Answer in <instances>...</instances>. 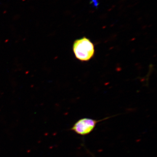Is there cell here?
<instances>
[{"instance_id": "obj_1", "label": "cell", "mask_w": 157, "mask_h": 157, "mask_svg": "<svg viewBox=\"0 0 157 157\" xmlns=\"http://www.w3.org/2000/svg\"><path fill=\"white\" fill-rule=\"evenodd\" d=\"M73 49L76 58L82 62L88 61L94 55V45L90 39L85 37L75 40Z\"/></svg>"}, {"instance_id": "obj_3", "label": "cell", "mask_w": 157, "mask_h": 157, "mask_svg": "<svg viewBox=\"0 0 157 157\" xmlns=\"http://www.w3.org/2000/svg\"><path fill=\"white\" fill-rule=\"evenodd\" d=\"M91 3L92 4L93 6L95 7H98L99 2H98V0H90Z\"/></svg>"}, {"instance_id": "obj_2", "label": "cell", "mask_w": 157, "mask_h": 157, "mask_svg": "<svg viewBox=\"0 0 157 157\" xmlns=\"http://www.w3.org/2000/svg\"><path fill=\"white\" fill-rule=\"evenodd\" d=\"M109 117L105 118L100 120H97L90 118H82L77 121L70 130L77 135L86 136L90 134L94 130L97 124Z\"/></svg>"}]
</instances>
